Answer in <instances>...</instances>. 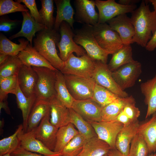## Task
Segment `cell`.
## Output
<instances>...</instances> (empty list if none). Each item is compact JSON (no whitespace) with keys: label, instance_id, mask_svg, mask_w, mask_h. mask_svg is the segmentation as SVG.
I'll use <instances>...</instances> for the list:
<instances>
[{"label":"cell","instance_id":"obj_35","mask_svg":"<svg viewBox=\"0 0 156 156\" xmlns=\"http://www.w3.org/2000/svg\"><path fill=\"white\" fill-rule=\"evenodd\" d=\"M135 103V100L126 104L113 121L120 122L126 126L138 120L140 112Z\"/></svg>","mask_w":156,"mask_h":156},{"label":"cell","instance_id":"obj_46","mask_svg":"<svg viewBox=\"0 0 156 156\" xmlns=\"http://www.w3.org/2000/svg\"><path fill=\"white\" fill-rule=\"evenodd\" d=\"M10 156H44L28 151L21 146L10 154Z\"/></svg>","mask_w":156,"mask_h":156},{"label":"cell","instance_id":"obj_48","mask_svg":"<svg viewBox=\"0 0 156 156\" xmlns=\"http://www.w3.org/2000/svg\"><path fill=\"white\" fill-rule=\"evenodd\" d=\"M3 109L7 114H10V112L8 105L7 99L0 101V112L1 109Z\"/></svg>","mask_w":156,"mask_h":156},{"label":"cell","instance_id":"obj_7","mask_svg":"<svg viewBox=\"0 0 156 156\" xmlns=\"http://www.w3.org/2000/svg\"><path fill=\"white\" fill-rule=\"evenodd\" d=\"M64 75L68 89L75 100L92 99L96 84L92 77L86 78L72 75Z\"/></svg>","mask_w":156,"mask_h":156},{"label":"cell","instance_id":"obj_3","mask_svg":"<svg viewBox=\"0 0 156 156\" xmlns=\"http://www.w3.org/2000/svg\"><path fill=\"white\" fill-rule=\"evenodd\" d=\"M73 39L82 47L88 55L95 61L107 64L109 53L102 49L98 44L93 34V26L83 25L74 31Z\"/></svg>","mask_w":156,"mask_h":156},{"label":"cell","instance_id":"obj_13","mask_svg":"<svg viewBox=\"0 0 156 156\" xmlns=\"http://www.w3.org/2000/svg\"><path fill=\"white\" fill-rule=\"evenodd\" d=\"M74 4L75 21L93 26L98 23L99 15L95 9V0H75Z\"/></svg>","mask_w":156,"mask_h":156},{"label":"cell","instance_id":"obj_2","mask_svg":"<svg viewBox=\"0 0 156 156\" xmlns=\"http://www.w3.org/2000/svg\"><path fill=\"white\" fill-rule=\"evenodd\" d=\"M61 38L59 31L46 28L38 32L34 39V47L57 70L62 69L64 62L57 54L56 46Z\"/></svg>","mask_w":156,"mask_h":156},{"label":"cell","instance_id":"obj_20","mask_svg":"<svg viewBox=\"0 0 156 156\" xmlns=\"http://www.w3.org/2000/svg\"><path fill=\"white\" fill-rule=\"evenodd\" d=\"M22 14L23 19L21 29L10 36L9 38L12 40L23 37L26 38L30 44L32 45L33 39L35 36L36 33L47 28L44 24L36 22L29 12H22Z\"/></svg>","mask_w":156,"mask_h":156},{"label":"cell","instance_id":"obj_29","mask_svg":"<svg viewBox=\"0 0 156 156\" xmlns=\"http://www.w3.org/2000/svg\"><path fill=\"white\" fill-rule=\"evenodd\" d=\"M108 67L112 72L134 60L132 57V50L131 44L124 45L113 53Z\"/></svg>","mask_w":156,"mask_h":156},{"label":"cell","instance_id":"obj_37","mask_svg":"<svg viewBox=\"0 0 156 156\" xmlns=\"http://www.w3.org/2000/svg\"><path fill=\"white\" fill-rule=\"evenodd\" d=\"M23 130V125H20L13 134L0 140V155L9 153H11L21 146L18 135Z\"/></svg>","mask_w":156,"mask_h":156},{"label":"cell","instance_id":"obj_33","mask_svg":"<svg viewBox=\"0 0 156 156\" xmlns=\"http://www.w3.org/2000/svg\"><path fill=\"white\" fill-rule=\"evenodd\" d=\"M55 88L58 99L67 108H71L75 100L68 89L64 75L59 70L57 71Z\"/></svg>","mask_w":156,"mask_h":156},{"label":"cell","instance_id":"obj_28","mask_svg":"<svg viewBox=\"0 0 156 156\" xmlns=\"http://www.w3.org/2000/svg\"><path fill=\"white\" fill-rule=\"evenodd\" d=\"M49 112V102L36 100L28 118L26 132L36 128L42 119Z\"/></svg>","mask_w":156,"mask_h":156},{"label":"cell","instance_id":"obj_21","mask_svg":"<svg viewBox=\"0 0 156 156\" xmlns=\"http://www.w3.org/2000/svg\"><path fill=\"white\" fill-rule=\"evenodd\" d=\"M17 56L23 65L31 67H44L58 70L30 43L24 49L19 53Z\"/></svg>","mask_w":156,"mask_h":156},{"label":"cell","instance_id":"obj_17","mask_svg":"<svg viewBox=\"0 0 156 156\" xmlns=\"http://www.w3.org/2000/svg\"><path fill=\"white\" fill-rule=\"evenodd\" d=\"M21 146L32 152H36L44 156H61L60 153L51 150L35 137L33 130L24 132L23 130L18 134Z\"/></svg>","mask_w":156,"mask_h":156},{"label":"cell","instance_id":"obj_41","mask_svg":"<svg viewBox=\"0 0 156 156\" xmlns=\"http://www.w3.org/2000/svg\"><path fill=\"white\" fill-rule=\"evenodd\" d=\"M18 85V75L0 78V101L7 99L9 94L15 95Z\"/></svg>","mask_w":156,"mask_h":156},{"label":"cell","instance_id":"obj_22","mask_svg":"<svg viewBox=\"0 0 156 156\" xmlns=\"http://www.w3.org/2000/svg\"><path fill=\"white\" fill-rule=\"evenodd\" d=\"M50 122L58 129L70 123L68 108L55 98L49 102Z\"/></svg>","mask_w":156,"mask_h":156},{"label":"cell","instance_id":"obj_42","mask_svg":"<svg viewBox=\"0 0 156 156\" xmlns=\"http://www.w3.org/2000/svg\"><path fill=\"white\" fill-rule=\"evenodd\" d=\"M149 154L146 142L142 137L137 133L131 142L128 156H147Z\"/></svg>","mask_w":156,"mask_h":156},{"label":"cell","instance_id":"obj_47","mask_svg":"<svg viewBox=\"0 0 156 156\" xmlns=\"http://www.w3.org/2000/svg\"><path fill=\"white\" fill-rule=\"evenodd\" d=\"M148 51H152L156 48V30L145 47Z\"/></svg>","mask_w":156,"mask_h":156},{"label":"cell","instance_id":"obj_52","mask_svg":"<svg viewBox=\"0 0 156 156\" xmlns=\"http://www.w3.org/2000/svg\"><path fill=\"white\" fill-rule=\"evenodd\" d=\"M148 1L152 3L153 6L154 10L156 11V0H149Z\"/></svg>","mask_w":156,"mask_h":156},{"label":"cell","instance_id":"obj_53","mask_svg":"<svg viewBox=\"0 0 156 156\" xmlns=\"http://www.w3.org/2000/svg\"><path fill=\"white\" fill-rule=\"evenodd\" d=\"M11 153H7L4 155H0V156H10Z\"/></svg>","mask_w":156,"mask_h":156},{"label":"cell","instance_id":"obj_15","mask_svg":"<svg viewBox=\"0 0 156 156\" xmlns=\"http://www.w3.org/2000/svg\"><path fill=\"white\" fill-rule=\"evenodd\" d=\"M50 112L41 120L38 126L33 130L36 138L51 150L53 151L58 128L50 121Z\"/></svg>","mask_w":156,"mask_h":156},{"label":"cell","instance_id":"obj_50","mask_svg":"<svg viewBox=\"0 0 156 156\" xmlns=\"http://www.w3.org/2000/svg\"><path fill=\"white\" fill-rule=\"evenodd\" d=\"M107 154L108 156H125L116 148L111 149Z\"/></svg>","mask_w":156,"mask_h":156},{"label":"cell","instance_id":"obj_16","mask_svg":"<svg viewBox=\"0 0 156 156\" xmlns=\"http://www.w3.org/2000/svg\"><path fill=\"white\" fill-rule=\"evenodd\" d=\"M71 108L88 122L101 121L102 107L92 99L75 100Z\"/></svg>","mask_w":156,"mask_h":156},{"label":"cell","instance_id":"obj_56","mask_svg":"<svg viewBox=\"0 0 156 156\" xmlns=\"http://www.w3.org/2000/svg\"><path fill=\"white\" fill-rule=\"evenodd\" d=\"M103 156H108V154H106V155H104Z\"/></svg>","mask_w":156,"mask_h":156},{"label":"cell","instance_id":"obj_30","mask_svg":"<svg viewBox=\"0 0 156 156\" xmlns=\"http://www.w3.org/2000/svg\"><path fill=\"white\" fill-rule=\"evenodd\" d=\"M70 123L77 129L79 133L86 140L97 136L90 123L85 120L72 108H68Z\"/></svg>","mask_w":156,"mask_h":156},{"label":"cell","instance_id":"obj_24","mask_svg":"<svg viewBox=\"0 0 156 156\" xmlns=\"http://www.w3.org/2000/svg\"><path fill=\"white\" fill-rule=\"evenodd\" d=\"M147 121L140 124L138 133L146 142L149 153L156 152V112Z\"/></svg>","mask_w":156,"mask_h":156},{"label":"cell","instance_id":"obj_18","mask_svg":"<svg viewBox=\"0 0 156 156\" xmlns=\"http://www.w3.org/2000/svg\"><path fill=\"white\" fill-rule=\"evenodd\" d=\"M18 77L20 88L25 95L27 97L35 96L38 76L33 67L23 65Z\"/></svg>","mask_w":156,"mask_h":156},{"label":"cell","instance_id":"obj_49","mask_svg":"<svg viewBox=\"0 0 156 156\" xmlns=\"http://www.w3.org/2000/svg\"><path fill=\"white\" fill-rule=\"evenodd\" d=\"M140 1L139 0H119L118 3L124 5H136Z\"/></svg>","mask_w":156,"mask_h":156},{"label":"cell","instance_id":"obj_31","mask_svg":"<svg viewBox=\"0 0 156 156\" xmlns=\"http://www.w3.org/2000/svg\"><path fill=\"white\" fill-rule=\"evenodd\" d=\"M79 133L70 123L59 128L58 130L53 151L60 153L68 142Z\"/></svg>","mask_w":156,"mask_h":156},{"label":"cell","instance_id":"obj_11","mask_svg":"<svg viewBox=\"0 0 156 156\" xmlns=\"http://www.w3.org/2000/svg\"><path fill=\"white\" fill-rule=\"evenodd\" d=\"M112 73L109 69L107 64L99 61H96L95 68L92 78L96 84L105 88L119 97L128 96V94L122 90L115 81Z\"/></svg>","mask_w":156,"mask_h":156},{"label":"cell","instance_id":"obj_10","mask_svg":"<svg viewBox=\"0 0 156 156\" xmlns=\"http://www.w3.org/2000/svg\"><path fill=\"white\" fill-rule=\"evenodd\" d=\"M95 1L99 11V23H106L118 15L131 13L137 8L136 5H124L116 2L114 0Z\"/></svg>","mask_w":156,"mask_h":156},{"label":"cell","instance_id":"obj_40","mask_svg":"<svg viewBox=\"0 0 156 156\" xmlns=\"http://www.w3.org/2000/svg\"><path fill=\"white\" fill-rule=\"evenodd\" d=\"M87 140L79 133L64 148L60 153L61 156H77Z\"/></svg>","mask_w":156,"mask_h":156},{"label":"cell","instance_id":"obj_54","mask_svg":"<svg viewBox=\"0 0 156 156\" xmlns=\"http://www.w3.org/2000/svg\"><path fill=\"white\" fill-rule=\"evenodd\" d=\"M147 156H155L153 153L149 154Z\"/></svg>","mask_w":156,"mask_h":156},{"label":"cell","instance_id":"obj_14","mask_svg":"<svg viewBox=\"0 0 156 156\" xmlns=\"http://www.w3.org/2000/svg\"><path fill=\"white\" fill-rule=\"evenodd\" d=\"M107 23L118 34L123 44H131L133 43L134 28L130 18L126 14L118 15Z\"/></svg>","mask_w":156,"mask_h":156},{"label":"cell","instance_id":"obj_8","mask_svg":"<svg viewBox=\"0 0 156 156\" xmlns=\"http://www.w3.org/2000/svg\"><path fill=\"white\" fill-rule=\"evenodd\" d=\"M70 25L65 21L63 22L60 28L61 35L60 41L57 44L60 51L59 57L63 62H65L70 55L75 53L77 57H80L87 53L84 49L77 44L73 38L74 31Z\"/></svg>","mask_w":156,"mask_h":156},{"label":"cell","instance_id":"obj_26","mask_svg":"<svg viewBox=\"0 0 156 156\" xmlns=\"http://www.w3.org/2000/svg\"><path fill=\"white\" fill-rule=\"evenodd\" d=\"M111 149L107 142L95 136L87 140L77 156H103L107 154Z\"/></svg>","mask_w":156,"mask_h":156},{"label":"cell","instance_id":"obj_43","mask_svg":"<svg viewBox=\"0 0 156 156\" xmlns=\"http://www.w3.org/2000/svg\"><path fill=\"white\" fill-rule=\"evenodd\" d=\"M27 12L29 10L23 5L12 0H0V16L16 12Z\"/></svg>","mask_w":156,"mask_h":156},{"label":"cell","instance_id":"obj_34","mask_svg":"<svg viewBox=\"0 0 156 156\" xmlns=\"http://www.w3.org/2000/svg\"><path fill=\"white\" fill-rule=\"evenodd\" d=\"M19 44L14 43L2 33L0 34V54L12 56H17L19 53L24 49L29 44L23 38L19 39Z\"/></svg>","mask_w":156,"mask_h":156},{"label":"cell","instance_id":"obj_39","mask_svg":"<svg viewBox=\"0 0 156 156\" xmlns=\"http://www.w3.org/2000/svg\"><path fill=\"white\" fill-rule=\"evenodd\" d=\"M41 8L39 11L43 24L49 29L53 28L55 18L53 16L54 1L53 0H41Z\"/></svg>","mask_w":156,"mask_h":156},{"label":"cell","instance_id":"obj_9","mask_svg":"<svg viewBox=\"0 0 156 156\" xmlns=\"http://www.w3.org/2000/svg\"><path fill=\"white\" fill-rule=\"evenodd\" d=\"M142 72L141 64L134 60L112 72V75L120 88L124 91L135 85Z\"/></svg>","mask_w":156,"mask_h":156},{"label":"cell","instance_id":"obj_25","mask_svg":"<svg viewBox=\"0 0 156 156\" xmlns=\"http://www.w3.org/2000/svg\"><path fill=\"white\" fill-rule=\"evenodd\" d=\"M140 89L144 97V103L147 106V118L156 112V74L151 79L142 83Z\"/></svg>","mask_w":156,"mask_h":156},{"label":"cell","instance_id":"obj_23","mask_svg":"<svg viewBox=\"0 0 156 156\" xmlns=\"http://www.w3.org/2000/svg\"><path fill=\"white\" fill-rule=\"evenodd\" d=\"M57 8V14L54 28L59 31L60 25L63 21L68 23L73 29L75 20V12L70 3V0H55Z\"/></svg>","mask_w":156,"mask_h":156},{"label":"cell","instance_id":"obj_12","mask_svg":"<svg viewBox=\"0 0 156 156\" xmlns=\"http://www.w3.org/2000/svg\"><path fill=\"white\" fill-rule=\"evenodd\" d=\"M89 122L99 138L107 142L111 149L116 148V138L124 126L122 123L116 121Z\"/></svg>","mask_w":156,"mask_h":156},{"label":"cell","instance_id":"obj_1","mask_svg":"<svg viewBox=\"0 0 156 156\" xmlns=\"http://www.w3.org/2000/svg\"><path fill=\"white\" fill-rule=\"evenodd\" d=\"M130 18L135 34L133 42L145 47L156 30V11H151L146 1L131 13Z\"/></svg>","mask_w":156,"mask_h":156},{"label":"cell","instance_id":"obj_45","mask_svg":"<svg viewBox=\"0 0 156 156\" xmlns=\"http://www.w3.org/2000/svg\"><path fill=\"white\" fill-rule=\"evenodd\" d=\"M20 21L11 20L8 18L1 17L0 20V31L8 32L11 31L18 24Z\"/></svg>","mask_w":156,"mask_h":156},{"label":"cell","instance_id":"obj_5","mask_svg":"<svg viewBox=\"0 0 156 156\" xmlns=\"http://www.w3.org/2000/svg\"><path fill=\"white\" fill-rule=\"evenodd\" d=\"M93 27V34L98 44L109 54L112 55L123 46L118 34L107 23H98Z\"/></svg>","mask_w":156,"mask_h":156},{"label":"cell","instance_id":"obj_51","mask_svg":"<svg viewBox=\"0 0 156 156\" xmlns=\"http://www.w3.org/2000/svg\"><path fill=\"white\" fill-rule=\"evenodd\" d=\"M10 55L3 54H0V65L5 62Z\"/></svg>","mask_w":156,"mask_h":156},{"label":"cell","instance_id":"obj_36","mask_svg":"<svg viewBox=\"0 0 156 156\" xmlns=\"http://www.w3.org/2000/svg\"><path fill=\"white\" fill-rule=\"evenodd\" d=\"M23 65L17 56H10L5 62L0 65V78L18 75Z\"/></svg>","mask_w":156,"mask_h":156},{"label":"cell","instance_id":"obj_38","mask_svg":"<svg viewBox=\"0 0 156 156\" xmlns=\"http://www.w3.org/2000/svg\"><path fill=\"white\" fill-rule=\"evenodd\" d=\"M119 97L105 88L96 83L92 99L103 107Z\"/></svg>","mask_w":156,"mask_h":156},{"label":"cell","instance_id":"obj_4","mask_svg":"<svg viewBox=\"0 0 156 156\" xmlns=\"http://www.w3.org/2000/svg\"><path fill=\"white\" fill-rule=\"evenodd\" d=\"M32 67L38 76L35 91L36 100L49 102L57 98L55 86L57 70L44 67Z\"/></svg>","mask_w":156,"mask_h":156},{"label":"cell","instance_id":"obj_44","mask_svg":"<svg viewBox=\"0 0 156 156\" xmlns=\"http://www.w3.org/2000/svg\"><path fill=\"white\" fill-rule=\"evenodd\" d=\"M15 1L20 3H24L27 8L29 9L31 16L36 22L40 24H44L39 11L37 9L35 0H17Z\"/></svg>","mask_w":156,"mask_h":156},{"label":"cell","instance_id":"obj_6","mask_svg":"<svg viewBox=\"0 0 156 156\" xmlns=\"http://www.w3.org/2000/svg\"><path fill=\"white\" fill-rule=\"evenodd\" d=\"M95 66L96 61L87 53L80 57H76L73 53L64 62L63 67L60 71L63 74L90 78L92 77Z\"/></svg>","mask_w":156,"mask_h":156},{"label":"cell","instance_id":"obj_27","mask_svg":"<svg viewBox=\"0 0 156 156\" xmlns=\"http://www.w3.org/2000/svg\"><path fill=\"white\" fill-rule=\"evenodd\" d=\"M134 101L135 99L131 95L126 97H119L102 107L101 121H114L126 104Z\"/></svg>","mask_w":156,"mask_h":156},{"label":"cell","instance_id":"obj_19","mask_svg":"<svg viewBox=\"0 0 156 156\" xmlns=\"http://www.w3.org/2000/svg\"><path fill=\"white\" fill-rule=\"evenodd\" d=\"M140 123L138 120L123 126L118 134L116 142V148L125 156H128L131 142L138 133Z\"/></svg>","mask_w":156,"mask_h":156},{"label":"cell","instance_id":"obj_55","mask_svg":"<svg viewBox=\"0 0 156 156\" xmlns=\"http://www.w3.org/2000/svg\"><path fill=\"white\" fill-rule=\"evenodd\" d=\"M154 155L155 156H156V152L154 154Z\"/></svg>","mask_w":156,"mask_h":156},{"label":"cell","instance_id":"obj_32","mask_svg":"<svg viewBox=\"0 0 156 156\" xmlns=\"http://www.w3.org/2000/svg\"><path fill=\"white\" fill-rule=\"evenodd\" d=\"M15 95L18 108L21 110L23 118V131L26 132L28 118L36 100V97H27L21 90L18 84Z\"/></svg>","mask_w":156,"mask_h":156}]
</instances>
